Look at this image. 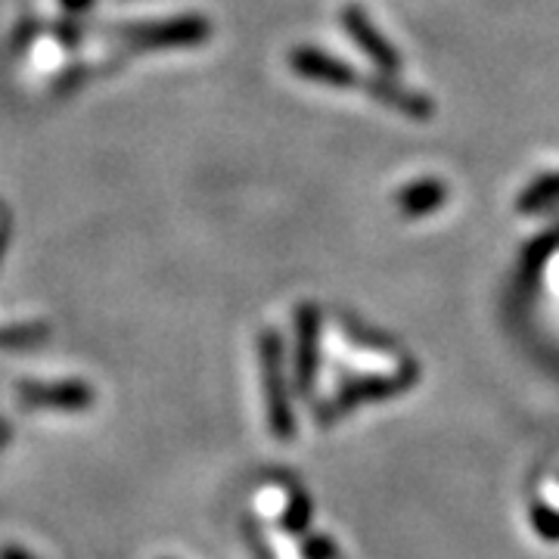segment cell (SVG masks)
Listing matches in <instances>:
<instances>
[{
	"instance_id": "6da1fadb",
	"label": "cell",
	"mask_w": 559,
	"mask_h": 559,
	"mask_svg": "<svg viewBox=\"0 0 559 559\" xmlns=\"http://www.w3.org/2000/svg\"><path fill=\"white\" fill-rule=\"evenodd\" d=\"M121 38L138 47H187L209 38V22L200 16H178L165 22H143V25H124Z\"/></svg>"
},
{
	"instance_id": "3957f363",
	"label": "cell",
	"mask_w": 559,
	"mask_h": 559,
	"mask_svg": "<svg viewBox=\"0 0 559 559\" xmlns=\"http://www.w3.org/2000/svg\"><path fill=\"white\" fill-rule=\"evenodd\" d=\"M293 69L299 72L301 79L320 81V84H330V87H360L364 81L360 75H355V69H348L345 62L333 60L320 50H311V47H299L293 53Z\"/></svg>"
},
{
	"instance_id": "7a4b0ae2",
	"label": "cell",
	"mask_w": 559,
	"mask_h": 559,
	"mask_svg": "<svg viewBox=\"0 0 559 559\" xmlns=\"http://www.w3.org/2000/svg\"><path fill=\"white\" fill-rule=\"evenodd\" d=\"M342 20H345L348 35L358 40L360 50H364L370 60L377 62L382 72H389V75H395V72H399L401 60H399V53H395V47L382 38L380 32H377V25L367 20V13H364V10H358V7H348V10L342 13Z\"/></svg>"
},
{
	"instance_id": "277c9868",
	"label": "cell",
	"mask_w": 559,
	"mask_h": 559,
	"mask_svg": "<svg viewBox=\"0 0 559 559\" xmlns=\"http://www.w3.org/2000/svg\"><path fill=\"white\" fill-rule=\"evenodd\" d=\"M373 97L380 103H389L392 109H399L404 116H417V119H426V116H432V103L426 100V97H419L414 91H404L399 84H392V81H377V84H364Z\"/></svg>"
},
{
	"instance_id": "5b68a950",
	"label": "cell",
	"mask_w": 559,
	"mask_h": 559,
	"mask_svg": "<svg viewBox=\"0 0 559 559\" xmlns=\"http://www.w3.org/2000/svg\"><path fill=\"white\" fill-rule=\"evenodd\" d=\"M441 200H444V187L436 183V180H423V183H414L401 193V209L407 215H426L432 209H439Z\"/></svg>"
},
{
	"instance_id": "8992f818",
	"label": "cell",
	"mask_w": 559,
	"mask_h": 559,
	"mask_svg": "<svg viewBox=\"0 0 559 559\" xmlns=\"http://www.w3.org/2000/svg\"><path fill=\"white\" fill-rule=\"evenodd\" d=\"M550 202H559V175L538 180V183L522 197V209L532 212V209H544V205H550Z\"/></svg>"
}]
</instances>
